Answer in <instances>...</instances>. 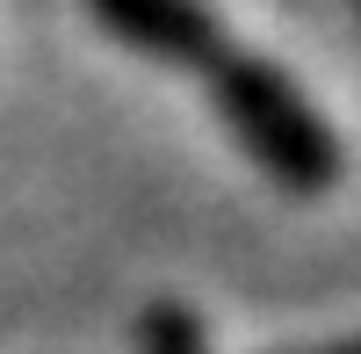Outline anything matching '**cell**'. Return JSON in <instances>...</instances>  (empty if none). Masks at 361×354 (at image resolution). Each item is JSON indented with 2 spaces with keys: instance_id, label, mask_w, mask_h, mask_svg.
<instances>
[{
  "instance_id": "2",
  "label": "cell",
  "mask_w": 361,
  "mask_h": 354,
  "mask_svg": "<svg viewBox=\"0 0 361 354\" xmlns=\"http://www.w3.org/2000/svg\"><path fill=\"white\" fill-rule=\"evenodd\" d=\"M87 8L116 44H130L152 66H180V73H202L231 44L224 22L209 15V0H87Z\"/></svg>"
},
{
  "instance_id": "4",
  "label": "cell",
  "mask_w": 361,
  "mask_h": 354,
  "mask_svg": "<svg viewBox=\"0 0 361 354\" xmlns=\"http://www.w3.org/2000/svg\"><path fill=\"white\" fill-rule=\"evenodd\" d=\"M296 354H361V333L354 340H333V347H296Z\"/></svg>"
},
{
  "instance_id": "3",
  "label": "cell",
  "mask_w": 361,
  "mask_h": 354,
  "mask_svg": "<svg viewBox=\"0 0 361 354\" xmlns=\"http://www.w3.org/2000/svg\"><path fill=\"white\" fill-rule=\"evenodd\" d=\"M137 354H209L202 318H195L188 304H152V311H145V326H137Z\"/></svg>"
},
{
  "instance_id": "1",
  "label": "cell",
  "mask_w": 361,
  "mask_h": 354,
  "mask_svg": "<svg viewBox=\"0 0 361 354\" xmlns=\"http://www.w3.org/2000/svg\"><path fill=\"white\" fill-rule=\"evenodd\" d=\"M202 87H209V102H217L224 130L246 145V159L282 195H325V188H340L347 145L333 138V123L318 116V102L282 66H267V58L246 51V44H224L202 66Z\"/></svg>"
}]
</instances>
